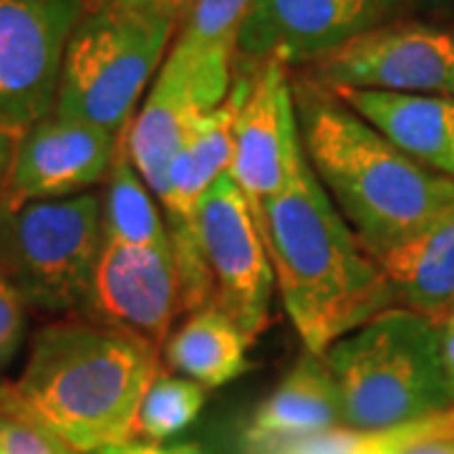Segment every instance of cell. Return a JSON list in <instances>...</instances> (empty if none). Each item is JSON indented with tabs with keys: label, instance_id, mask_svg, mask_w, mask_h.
<instances>
[{
	"label": "cell",
	"instance_id": "obj_1",
	"mask_svg": "<svg viewBox=\"0 0 454 454\" xmlns=\"http://www.w3.org/2000/svg\"><path fill=\"white\" fill-rule=\"evenodd\" d=\"M258 232L283 309L313 354L324 356L336 340L396 306L384 268L358 243L306 154L291 184L262 207Z\"/></svg>",
	"mask_w": 454,
	"mask_h": 454
},
{
	"label": "cell",
	"instance_id": "obj_2",
	"mask_svg": "<svg viewBox=\"0 0 454 454\" xmlns=\"http://www.w3.org/2000/svg\"><path fill=\"white\" fill-rule=\"evenodd\" d=\"M293 101L313 175L372 258L454 205V177L411 160L331 89L293 79Z\"/></svg>",
	"mask_w": 454,
	"mask_h": 454
},
{
	"label": "cell",
	"instance_id": "obj_3",
	"mask_svg": "<svg viewBox=\"0 0 454 454\" xmlns=\"http://www.w3.org/2000/svg\"><path fill=\"white\" fill-rule=\"evenodd\" d=\"M162 372V348L91 321H61L38 331L16 384L33 422L79 454L134 439V419Z\"/></svg>",
	"mask_w": 454,
	"mask_h": 454
},
{
	"label": "cell",
	"instance_id": "obj_4",
	"mask_svg": "<svg viewBox=\"0 0 454 454\" xmlns=\"http://www.w3.org/2000/svg\"><path fill=\"white\" fill-rule=\"evenodd\" d=\"M324 361L346 429L394 432L454 406L442 373L439 325L402 306L336 340Z\"/></svg>",
	"mask_w": 454,
	"mask_h": 454
},
{
	"label": "cell",
	"instance_id": "obj_5",
	"mask_svg": "<svg viewBox=\"0 0 454 454\" xmlns=\"http://www.w3.org/2000/svg\"><path fill=\"white\" fill-rule=\"evenodd\" d=\"M177 16L121 0L89 5L66 46L53 114L124 134L146 83L167 59Z\"/></svg>",
	"mask_w": 454,
	"mask_h": 454
},
{
	"label": "cell",
	"instance_id": "obj_6",
	"mask_svg": "<svg viewBox=\"0 0 454 454\" xmlns=\"http://www.w3.org/2000/svg\"><path fill=\"white\" fill-rule=\"evenodd\" d=\"M101 245L104 220L97 195L0 207V260L33 309L82 316Z\"/></svg>",
	"mask_w": 454,
	"mask_h": 454
},
{
	"label": "cell",
	"instance_id": "obj_7",
	"mask_svg": "<svg viewBox=\"0 0 454 454\" xmlns=\"http://www.w3.org/2000/svg\"><path fill=\"white\" fill-rule=\"evenodd\" d=\"M89 0H0V131L20 142L53 114L66 46Z\"/></svg>",
	"mask_w": 454,
	"mask_h": 454
},
{
	"label": "cell",
	"instance_id": "obj_8",
	"mask_svg": "<svg viewBox=\"0 0 454 454\" xmlns=\"http://www.w3.org/2000/svg\"><path fill=\"white\" fill-rule=\"evenodd\" d=\"M325 89H379L454 98V31L429 23H379L310 61Z\"/></svg>",
	"mask_w": 454,
	"mask_h": 454
},
{
	"label": "cell",
	"instance_id": "obj_9",
	"mask_svg": "<svg viewBox=\"0 0 454 454\" xmlns=\"http://www.w3.org/2000/svg\"><path fill=\"white\" fill-rule=\"evenodd\" d=\"M195 220L215 291L212 306L258 339L270 324L276 276L255 217L227 175L200 200Z\"/></svg>",
	"mask_w": 454,
	"mask_h": 454
},
{
	"label": "cell",
	"instance_id": "obj_10",
	"mask_svg": "<svg viewBox=\"0 0 454 454\" xmlns=\"http://www.w3.org/2000/svg\"><path fill=\"white\" fill-rule=\"evenodd\" d=\"M232 134L227 177L240 190L258 225L262 207L291 184L303 157L288 64H250V86Z\"/></svg>",
	"mask_w": 454,
	"mask_h": 454
},
{
	"label": "cell",
	"instance_id": "obj_11",
	"mask_svg": "<svg viewBox=\"0 0 454 454\" xmlns=\"http://www.w3.org/2000/svg\"><path fill=\"white\" fill-rule=\"evenodd\" d=\"M182 313L172 245L104 240L82 318L164 348Z\"/></svg>",
	"mask_w": 454,
	"mask_h": 454
},
{
	"label": "cell",
	"instance_id": "obj_12",
	"mask_svg": "<svg viewBox=\"0 0 454 454\" xmlns=\"http://www.w3.org/2000/svg\"><path fill=\"white\" fill-rule=\"evenodd\" d=\"M119 139L112 131L51 114L16 145L0 182V207L13 210L38 200H64L109 177Z\"/></svg>",
	"mask_w": 454,
	"mask_h": 454
},
{
	"label": "cell",
	"instance_id": "obj_13",
	"mask_svg": "<svg viewBox=\"0 0 454 454\" xmlns=\"http://www.w3.org/2000/svg\"><path fill=\"white\" fill-rule=\"evenodd\" d=\"M373 0H253L238 38V61L301 64L381 23Z\"/></svg>",
	"mask_w": 454,
	"mask_h": 454
},
{
	"label": "cell",
	"instance_id": "obj_14",
	"mask_svg": "<svg viewBox=\"0 0 454 454\" xmlns=\"http://www.w3.org/2000/svg\"><path fill=\"white\" fill-rule=\"evenodd\" d=\"M247 86H250V71H240L235 66L232 89L225 101L197 119L179 146L177 157L172 160L167 192L160 200L172 245H192L200 240L195 220L197 205L212 184L230 169L232 146H235L232 131Z\"/></svg>",
	"mask_w": 454,
	"mask_h": 454
},
{
	"label": "cell",
	"instance_id": "obj_15",
	"mask_svg": "<svg viewBox=\"0 0 454 454\" xmlns=\"http://www.w3.org/2000/svg\"><path fill=\"white\" fill-rule=\"evenodd\" d=\"M331 91L411 160L454 177V98L379 89Z\"/></svg>",
	"mask_w": 454,
	"mask_h": 454
},
{
	"label": "cell",
	"instance_id": "obj_16",
	"mask_svg": "<svg viewBox=\"0 0 454 454\" xmlns=\"http://www.w3.org/2000/svg\"><path fill=\"white\" fill-rule=\"evenodd\" d=\"M253 0H192L187 20L164 66L192 86L207 109H217L232 89L240 26Z\"/></svg>",
	"mask_w": 454,
	"mask_h": 454
},
{
	"label": "cell",
	"instance_id": "obj_17",
	"mask_svg": "<svg viewBox=\"0 0 454 454\" xmlns=\"http://www.w3.org/2000/svg\"><path fill=\"white\" fill-rule=\"evenodd\" d=\"M340 402L336 381L324 356L303 348L291 373L255 411L247 424L245 447L255 452L270 444L291 442L339 429Z\"/></svg>",
	"mask_w": 454,
	"mask_h": 454
},
{
	"label": "cell",
	"instance_id": "obj_18",
	"mask_svg": "<svg viewBox=\"0 0 454 454\" xmlns=\"http://www.w3.org/2000/svg\"><path fill=\"white\" fill-rule=\"evenodd\" d=\"M207 112L212 109L200 101L192 86L162 64L142 109L124 131L131 164L157 200L167 192L169 167L187 131Z\"/></svg>",
	"mask_w": 454,
	"mask_h": 454
},
{
	"label": "cell",
	"instance_id": "obj_19",
	"mask_svg": "<svg viewBox=\"0 0 454 454\" xmlns=\"http://www.w3.org/2000/svg\"><path fill=\"white\" fill-rule=\"evenodd\" d=\"M373 260L389 278L396 306L442 324L454 309V205Z\"/></svg>",
	"mask_w": 454,
	"mask_h": 454
},
{
	"label": "cell",
	"instance_id": "obj_20",
	"mask_svg": "<svg viewBox=\"0 0 454 454\" xmlns=\"http://www.w3.org/2000/svg\"><path fill=\"white\" fill-rule=\"evenodd\" d=\"M240 325L215 306L184 316V324L169 333L164 343V364L202 389H217L247 372V348L253 346Z\"/></svg>",
	"mask_w": 454,
	"mask_h": 454
},
{
	"label": "cell",
	"instance_id": "obj_21",
	"mask_svg": "<svg viewBox=\"0 0 454 454\" xmlns=\"http://www.w3.org/2000/svg\"><path fill=\"white\" fill-rule=\"evenodd\" d=\"M106 197L101 200L104 240L129 245H172L164 220L162 205H157L152 190L134 169L124 134L114 157L112 172L106 177Z\"/></svg>",
	"mask_w": 454,
	"mask_h": 454
},
{
	"label": "cell",
	"instance_id": "obj_22",
	"mask_svg": "<svg viewBox=\"0 0 454 454\" xmlns=\"http://www.w3.org/2000/svg\"><path fill=\"white\" fill-rule=\"evenodd\" d=\"M205 406V389L187 379L169 372H160L149 384L145 399L134 419V439L162 442L187 429Z\"/></svg>",
	"mask_w": 454,
	"mask_h": 454
},
{
	"label": "cell",
	"instance_id": "obj_23",
	"mask_svg": "<svg viewBox=\"0 0 454 454\" xmlns=\"http://www.w3.org/2000/svg\"><path fill=\"white\" fill-rule=\"evenodd\" d=\"M0 454H79L43 424L0 417Z\"/></svg>",
	"mask_w": 454,
	"mask_h": 454
},
{
	"label": "cell",
	"instance_id": "obj_24",
	"mask_svg": "<svg viewBox=\"0 0 454 454\" xmlns=\"http://www.w3.org/2000/svg\"><path fill=\"white\" fill-rule=\"evenodd\" d=\"M372 432H356V429L339 427V429L321 432V434L270 444V447H262L250 454H364L372 444Z\"/></svg>",
	"mask_w": 454,
	"mask_h": 454
},
{
	"label": "cell",
	"instance_id": "obj_25",
	"mask_svg": "<svg viewBox=\"0 0 454 454\" xmlns=\"http://www.w3.org/2000/svg\"><path fill=\"white\" fill-rule=\"evenodd\" d=\"M26 298L18 291L16 280L11 278L5 262L0 260V369L18 351L23 331H26Z\"/></svg>",
	"mask_w": 454,
	"mask_h": 454
},
{
	"label": "cell",
	"instance_id": "obj_26",
	"mask_svg": "<svg viewBox=\"0 0 454 454\" xmlns=\"http://www.w3.org/2000/svg\"><path fill=\"white\" fill-rule=\"evenodd\" d=\"M364 454H454V439L402 437L399 432H373Z\"/></svg>",
	"mask_w": 454,
	"mask_h": 454
},
{
	"label": "cell",
	"instance_id": "obj_27",
	"mask_svg": "<svg viewBox=\"0 0 454 454\" xmlns=\"http://www.w3.org/2000/svg\"><path fill=\"white\" fill-rule=\"evenodd\" d=\"M94 454H202L197 447L190 444H177V447H162L154 442H127V444H114V447H104Z\"/></svg>",
	"mask_w": 454,
	"mask_h": 454
},
{
	"label": "cell",
	"instance_id": "obj_28",
	"mask_svg": "<svg viewBox=\"0 0 454 454\" xmlns=\"http://www.w3.org/2000/svg\"><path fill=\"white\" fill-rule=\"evenodd\" d=\"M439 325V358H442V373L447 381V389L454 399V328L452 325Z\"/></svg>",
	"mask_w": 454,
	"mask_h": 454
},
{
	"label": "cell",
	"instance_id": "obj_29",
	"mask_svg": "<svg viewBox=\"0 0 454 454\" xmlns=\"http://www.w3.org/2000/svg\"><path fill=\"white\" fill-rule=\"evenodd\" d=\"M0 417H18V419H31L33 422L31 411H28L26 402L20 399L16 387L0 384Z\"/></svg>",
	"mask_w": 454,
	"mask_h": 454
},
{
	"label": "cell",
	"instance_id": "obj_30",
	"mask_svg": "<svg viewBox=\"0 0 454 454\" xmlns=\"http://www.w3.org/2000/svg\"><path fill=\"white\" fill-rule=\"evenodd\" d=\"M16 139L13 137H8L5 131H0V182L5 177V172H8V167L13 162V154H16Z\"/></svg>",
	"mask_w": 454,
	"mask_h": 454
},
{
	"label": "cell",
	"instance_id": "obj_31",
	"mask_svg": "<svg viewBox=\"0 0 454 454\" xmlns=\"http://www.w3.org/2000/svg\"><path fill=\"white\" fill-rule=\"evenodd\" d=\"M121 3H137V5H157V8H167V11H177L182 13L184 5L190 0H121Z\"/></svg>",
	"mask_w": 454,
	"mask_h": 454
},
{
	"label": "cell",
	"instance_id": "obj_32",
	"mask_svg": "<svg viewBox=\"0 0 454 454\" xmlns=\"http://www.w3.org/2000/svg\"><path fill=\"white\" fill-rule=\"evenodd\" d=\"M379 8H381V13L387 16V13H391V11H396V8H402L406 0H373Z\"/></svg>",
	"mask_w": 454,
	"mask_h": 454
},
{
	"label": "cell",
	"instance_id": "obj_33",
	"mask_svg": "<svg viewBox=\"0 0 454 454\" xmlns=\"http://www.w3.org/2000/svg\"><path fill=\"white\" fill-rule=\"evenodd\" d=\"M442 324H444V325H452V328H454V309L450 310V313H447V318H444Z\"/></svg>",
	"mask_w": 454,
	"mask_h": 454
}]
</instances>
